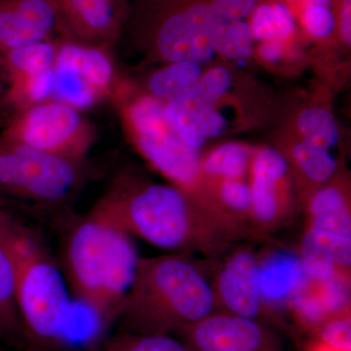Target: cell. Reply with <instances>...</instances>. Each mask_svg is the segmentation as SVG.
Instances as JSON below:
<instances>
[{
  "label": "cell",
  "mask_w": 351,
  "mask_h": 351,
  "mask_svg": "<svg viewBox=\"0 0 351 351\" xmlns=\"http://www.w3.org/2000/svg\"><path fill=\"white\" fill-rule=\"evenodd\" d=\"M60 38L113 49L128 19L129 0H55Z\"/></svg>",
  "instance_id": "cell-10"
},
{
  "label": "cell",
  "mask_w": 351,
  "mask_h": 351,
  "mask_svg": "<svg viewBox=\"0 0 351 351\" xmlns=\"http://www.w3.org/2000/svg\"><path fill=\"white\" fill-rule=\"evenodd\" d=\"M302 24L306 32L315 38H327L336 29V19L331 7L307 2L302 10Z\"/></svg>",
  "instance_id": "cell-29"
},
{
  "label": "cell",
  "mask_w": 351,
  "mask_h": 351,
  "mask_svg": "<svg viewBox=\"0 0 351 351\" xmlns=\"http://www.w3.org/2000/svg\"><path fill=\"white\" fill-rule=\"evenodd\" d=\"M251 152L246 145L228 143L201 159V174L221 180H241L251 165Z\"/></svg>",
  "instance_id": "cell-18"
},
{
  "label": "cell",
  "mask_w": 351,
  "mask_h": 351,
  "mask_svg": "<svg viewBox=\"0 0 351 351\" xmlns=\"http://www.w3.org/2000/svg\"><path fill=\"white\" fill-rule=\"evenodd\" d=\"M54 75V98L82 112L112 101L122 86L113 49L62 38L58 43Z\"/></svg>",
  "instance_id": "cell-9"
},
{
  "label": "cell",
  "mask_w": 351,
  "mask_h": 351,
  "mask_svg": "<svg viewBox=\"0 0 351 351\" xmlns=\"http://www.w3.org/2000/svg\"><path fill=\"white\" fill-rule=\"evenodd\" d=\"M251 226L255 234H267L290 223L294 210L284 191L287 158L270 147L258 149L251 161Z\"/></svg>",
  "instance_id": "cell-12"
},
{
  "label": "cell",
  "mask_w": 351,
  "mask_h": 351,
  "mask_svg": "<svg viewBox=\"0 0 351 351\" xmlns=\"http://www.w3.org/2000/svg\"><path fill=\"white\" fill-rule=\"evenodd\" d=\"M298 127L304 141L330 149L338 144L339 129L331 112L323 108L304 110L298 119Z\"/></svg>",
  "instance_id": "cell-22"
},
{
  "label": "cell",
  "mask_w": 351,
  "mask_h": 351,
  "mask_svg": "<svg viewBox=\"0 0 351 351\" xmlns=\"http://www.w3.org/2000/svg\"><path fill=\"white\" fill-rule=\"evenodd\" d=\"M282 39L272 38L263 41L258 48V55L267 63H276L282 59L284 43Z\"/></svg>",
  "instance_id": "cell-32"
},
{
  "label": "cell",
  "mask_w": 351,
  "mask_h": 351,
  "mask_svg": "<svg viewBox=\"0 0 351 351\" xmlns=\"http://www.w3.org/2000/svg\"><path fill=\"white\" fill-rule=\"evenodd\" d=\"M86 161L73 160L0 141V198L58 205L75 195Z\"/></svg>",
  "instance_id": "cell-7"
},
{
  "label": "cell",
  "mask_w": 351,
  "mask_h": 351,
  "mask_svg": "<svg viewBox=\"0 0 351 351\" xmlns=\"http://www.w3.org/2000/svg\"><path fill=\"white\" fill-rule=\"evenodd\" d=\"M163 104L164 114L175 131L186 145L199 152L207 138L201 133L188 108L178 99Z\"/></svg>",
  "instance_id": "cell-26"
},
{
  "label": "cell",
  "mask_w": 351,
  "mask_h": 351,
  "mask_svg": "<svg viewBox=\"0 0 351 351\" xmlns=\"http://www.w3.org/2000/svg\"><path fill=\"white\" fill-rule=\"evenodd\" d=\"M293 161L308 181L315 184H326L336 174L338 163L330 149L301 141L291 149Z\"/></svg>",
  "instance_id": "cell-19"
},
{
  "label": "cell",
  "mask_w": 351,
  "mask_h": 351,
  "mask_svg": "<svg viewBox=\"0 0 351 351\" xmlns=\"http://www.w3.org/2000/svg\"><path fill=\"white\" fill-rule=\"evenodd\" d=\"M89 215L168 253L217 258L251 237L182 189L125 173L112 179Z\"/></svg>",
  "instance_id": "cell-1"
},
{
  "label": "cell",
  "mask_w": 351,
  "mask_h": 351,
  "mask_svg": "<svg viewBox=\"0 0 351 351\" xmlns=\"http://www.w3.org/2000/svg\"><path fill=\"white\" fill-rule=\"evenodd\" d=\"M178 100L182 101L191 112V117L199 127L201 133L206 138L219 137L226 130V120L215 106H200L191 103L184 97H179ZM175 100V99H174Z\"/></svg>",
  "instance_id": "cell-30"
},
{
  "label": "cell",
  "mask_w": 351,
  "mask_h": 351,
  "mask_svg": "<svg viewBox=\"0 0 351 351\" xmlns=\"http://www.w3.org/2000/svg\"><path fill=\"white\" fill-rule=\"evenodd\" d=\"M140 154L173 186L188 193L201 175L199 152L186 145L164 114V104L149 96L129 100L122 87L113 98Z\"/></svg>",
  "instance_id": "cell-6"
},
{
  "label": "cell",
  "mask_w": 351,
  "mask_h": 351,
  "mask_svg": "<svg viewBox=\"0 0 351 351\" xmlns=\"http://www.w3.org/2000/svg\"><path fill=\"white\" fill-rule=\"evenodd\" d=\"M56 38L60 23L55 0H0V57Z\"/></svg>",
  "instance_id": "cell-14"
},
{
  "label": "cell",
  "mask_w": 351,
  "mask_h": 351,
  "mask_svg": "<svg viewBox=\"0 0 351 351\" xmlns=\"http://www.w3.org/2000/svg\"><path fill=\"white\" fill-rule=\"evenodd\" d=\"M215 49L228 59L243 60L250 57L254 50V38L249 23L239 20L223 25L217 38Z\"/></svg>",
  "instance_id": "cell-24"
},
{
  "label": "cell",
  "mask_w": 351,
  "mask_h": 351,
  "mask_svg": "<svg viewBox=\"0 0 351 351\" xmlns=\"http://www.w3.org/2000/svg\"><path fill=\"white\" fill-rule=\"evenodd\" d=\"M105 351H195L171 335L124 332L110 339Z\"/></svg>",
  "instance_id": "cell-23"
},
{
  "label": "cell",
  "mask_w": 351,
  "mask_h": 351,
  "mask_svg": "<svg viewBox=\"0 0 351 351\" xmlns=\"http://www.w3.org/2000/svg\"><path fill=\"white\" fill-rule=\"evenodd\" d=\"M232 82L230 71L223 66H216L202 73L195 86L181 97L195 105L216 106L230 90Z\"/></svg>",
  "instance_id": "cell-25"
},
{
  "label": "cell",
  "mask_w": 351,
  "mask_h": 351,
  "mask_svg": "<svg viewBox=\"0 0 351 351\" xmlns=\"http://www.w3.org/2000/svg\"><path fill=\"white\" fill-rule=\"evenodd\" d=\"M96 140L85 112L55 99L10 113L0 133L2 142L77 161H86Z\"/></svg>",
  "instance_id": "cell-8"
},
{
  "label": "cell",
  "mask_w": 351,
  "mask_h": 351,
  "mask_svg": "<svg viewBox=\"0 0 351 351\" xmlns=\"http://www.w3.org/2000/svg\"><path fill=\"white\" fill-rule=\"evenodd\" d=\"M213 287L218 306L226 313L260 321L267 315L258 285V252L250 247H239L226 256Z\"/></svg>",
  "instance_id": "cell-13"
},
{
  "label": "cell",
  "mask_w": 351,
  "mask_h": 351,
  "mask_svg": "<svg viewBox=\"0 0 351 351\" xmlns=\"http://www.w3.org/2000/svg\"><path fill=\"white\" fill-rule=\"evenodd\" d=\"M0 96H1V92H0ZM0 121H1V115H0Z\"/></svg>",
  "instance_id": "cell-35"
},
{
  "label": "cell",
  "mask_w": 351,
  "mask_h": 351,
  "mask_svg": "<svg viewBox=\"0 0 351 351\" xmlns=\"http://www.w3.org/2000/svg\"><path fill=\"white\" fill-rule=\"evenodd\" d=\"M307 2L327 7H331L332 5V0H307Z\"/></svg>",
  "instance_id": "cell-34"
},
{
  "label": "cell",
  "mask_w": 351,
  "mask_h": 351,
  "mask_svg": "<svg viewBox=\"0 0 351 351\" xmlns=\"http://www.w3.org/2000/svg\"><path fill=\"white\" fill-rule=\"evenodd\" d=\"M199 64L174 62L152 73L147 80L149 97L166 103L189 91L202 75Z\"/></svg>",
  "instance_id": "cell-17"
},
{
  "label": "cell",
  "mask_w": 351,
  "mask_h": 351,
  "mask_svg": "<svg viewBox=\"0 0 351 351\" xmlns=\"http://www.w3.org/2000/svg\"><path fill=\"white\" fill-rule=\"evenodd\" d=\"M330 234L351 237L350 200L339 186H324L307 203V225Z\"/></svg>",
  "instance_id": "cell-16"
},
{
  "label": "cell",
  "mask_w": 351,
  "mask_h": 351,
  "mask_svg": "<svg viewBox=\"0 0 351 351\" xmlns=\"http://www.w3.org/2000/svg\"><path fill=\"white\" fill-rule=\"evenodd\" d=\"M258 276L267 314L289 308L309 282L299 253L285 249L258 253Z\"/></svg>",
  "instance_id": "cell-15"
},
{
  "label": "cell",
  "mask_w": 351,
  "mask_h": 351,
  "mask_svg": "<svg viewBox=\"0 0 351 351\" xmlns=\"http://www.w3.org/2000/svg\"><path fill=\"white\" fill-rule=\"evenodd\" d=\"M307 351H351V350H338V348H331V346H328L323 345V343H318V341H314L313 345L309 346L308 350Z\"/></svg>",
  "instance_id": "cell-33"
},
{
  "label": "cell",
  "mask_w": 351,
  "mask_h": 351,
  "mask_svg": "<svg viewBox=\"0 0 351 351\" xmlns=\"http://www.w3.org/2000/svg\"><path fill=\"white\" fill-rule=\"evenodd\" d=\"M313 334L318 343L338 350H351L350 311L328 318Z\"/></svg>",
  "instance_id": "cell-28"
},
{
  "label": "cell",
  "mask_w": 351,
  "mask_h": 351,
  "mask_svg": "<svg viewBox=\"0 0 351 351\" xmlns=\"http://www.w3.org/2000/svg\"><path fill=\"white\" fill-rule=\"evenodd\" d=\"M140 258L130 235L88 214L66 237L61 269L71 297L108 324L117 319Z\"/></svg>",
  "instance_id": "cell-3"
},
{
  "label": "cell",
  "mask_w": 351,
  "mask_h": 351,
  "mask_svg": "<svg viewBox=\"0 0 351 351\" xmlns=\"http://www.w3.org/2000/svg\"><path fill=\"white\" fill-rule=\"evenodd\" d=\"M330 317L350 311V274H341L324 283H315Z\"/></svg>",
  "instance_id": "cell-27"
},
{
  "label": "cell",
  "mask_w": 351,
  "mask_h": 351,
  "mask_svg": "<svg viewBox=\"0 0 351 351\" xmlns=\"http://www.w3.org/2000/svg\"><path fill=\"white\" fill-rule=\"evenodd\" d=\"M228 23L221 0H135L124 34L167 63L199 64L214 56Z\"/></svg>",
  "instance_id": "cell-5"
},
{
  "label": "cell",
  "mask_w": 351,
  "mask_h": 351,
  "mask_svg": "<svg viewBox=\"0 0 351 351\" xmlns=\"http://www.w3.org/2000/svg\"><path fill=\"white\" fill-rule=\"evenodd\" d=\"M251 15L252 23L249 25L254 39L263 43L269 39L278 38L274 4H258Z\"/></svg>",
  "instance_id": "cell-31"
},
{
  "label": "cell",
  "mask_w": 351,
  "mask_h": 351,
  "mask_svg": "<svg viewBox=\"0 0 351 351\" xmlns=\"http://www.w3.org/2000/svg\"><path fill=\"white\" fill-rule=\"evenodd\" d=\"M23 328L16 304L15 274L12 261L0 241V337Z\"/></svg>",
  "instance_id": "cell-20"
},
{
  "label": "cell",
  "mask_w": 351,
  "mask_h": 351,
  "mask_svg": "<svg viewBox=\"0 0 351 351\" xmlns=\"http://www.w3.org/2000/svg\"><path fill=\"white\" fill-rule=\"evenodd\" d=\"M218 308L213 282L191 255L140 258L135 279L117 316L137 334L182 331Z\"/></svg>",
  "instance_id": "cell-2"
},
{
  "label": "cell",
  "mask_w": 351,
  "mask_h": 351,
  "mask_svg": "<svg viewBox=\"0 0 351 351\" xmlns=\"http://www.w3.org/2000/svg\"><path fill=\"white\" fill-rule=\"evenodd\" d=\"M299 255L306 276L311 282L324 283L339 274H350L341 271L328 249L306 230L302 234Z\"/></svg>",
  "instance_id": "cell-21"
},
{
  "label": "cell",
  "mask_w": 351,
  "mask_h": 351,
  "mask_svg": "<svg viewBox=\"0 0 351 351\" xmlns=\"http://www.w3.org/2000/svg\"><path fill=\"white\" fill-rule=\"evenodd\" d=\"M195 351H283L276 332L265 322L218 311L179 332Z\"/></svg>",
  "instance_id": "cell-11"
},
{
  "label": "cell",
  "mask_w": 351,
  "mask_h": 351,
  "mask_svg": "<svg viewBox=\"0 0 351 351\" xmlns=\"http://www.w3.org/2000/svg\"><path fill=\"white\" fill-rule=\"evenodd\" d=\"M0 241L12 261L23 328L38 341H54L61 334L71 297L61 267L38 235L1 205Z\"/></svg>",
  "instance_id": "cell-4"
}]
</instances>
